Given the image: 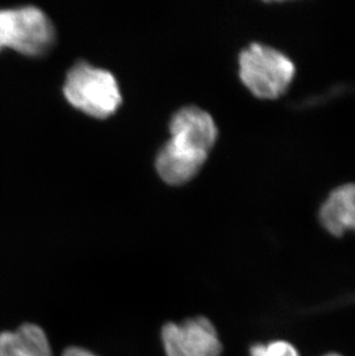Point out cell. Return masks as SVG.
Wrapping results in <instances>:
<instances>
[{
  "mask_svg": "<svg viewBox=\"0 0 355 356\" xmlns=\"http://www.w3.org/2000/svg\"><path fill=\"white\" fill-rule=\"evenodd\" d=\"M161 340L168 356H221L223 350L214 324L203 316L165 324Z\"/></svg>",
  "mask_w": 355,
  "mask_h": 356,
  "instance_id": "cell-5",
  "label": "cell"
},
{
  "mask_svg": "<svg viewBox=\"0 0 355 356\" xmlns=\"http://www.w3.org/2000/svg\"><path fill=\"white\" fill-rule=\"evenodd\" d=\"M171 138L158 152L156 168L168 185H182L198 175L218 136L208 112L196 106L181 108L170 122Z\"/></svg>",
  "mask_w": 355,
  "mask_h": 356,
  "instance_id": "cell-1",
  "label": "cell"
},
{
  "mask_svg": "<svg viewBox=\"0 0 355 356\" xmlns=\"http://www.w3.org/2000/svg\"><path fill=\"white\" fill-rule=\"evenodd\" d=\"M330 356H337V355H330Z\"/></svg>",
  "mask_w": 355,
  "mask_h": 356,
  "instance_id": "cell-10",
  "label": "cell"
},
{
  "mask_svg": "<svg viewBox=\"0 0 355 356\" xmlns=\"http://www.w3.org/2000/svg\"><path fill=\"white\" fill-rule=\"evenodd\" d=\"M0 356H52L43 329L26 323L15 331L0 333Z\"/></svg>",
  "mask_w": 355,
  "mask_h": 356,
  "instance_id": "cell-7",
  "label": "cell"
},
{
  "mask_svg": "<svg viewBox=\"0 0 355 356\" xmlns=\"http://www.w3.org/2000/svg\"><path fill=\"white\" fill-rule=\"evenodd\" d=\"M54 26L40 8L0 10V51L10 47L24 56L40 57L54 47Z\"/></svg>",
  "mask_w": 355,
  "mask_h": 356,
  "instance_id": "cell-4",
  "label": "cell"
},
{
  "mask_svg": "<svg viewBox=\"0 0 355 356\" xmlns=\"http://www.w3.org/2000/svg\"><path fill=\"white\" fill-rule=\"evenodd\" d=\"M64 95L74 108L97 119L113 115L123 101L113 74L84 61L68 72Z\"/></svg>",
  "mask_w": 355,
  "mask_h": 356,
  "instance_id": "cell-3",
  "label": "cell"
},
{
  "mask_svg": "<svg viewBox=\"0 0 355 356\" xmlns=\"http://www.w3.org/2000/svg\"><path fill=\"white\" fill-rule=\"evenodd\" d=\"M63 356H96L90 353L89 350H84L80 347H70L68 350H65Z\"/></svg>",
  "mask_w": 355,
  "mask_h": 356,
  "instance_id": "cell-9",
  "label": "cell"
},
{
  "mask_svg": "<svg viewBox=\"0 0 355 356\" xmlns=\"http://www.w3.org/2000/svg\"><path fill=\"white\" fill-rule=\"evenodd\" d=\"M322 227L333 236L355 231V184H342L332 189L319 209Z\"/></svg>",
  "mask_w": 355,
  "mask_h": 356,
  "instance_id": "cell-6",
  "label": "cell"
},
{
  "mask_svg": "<svg viewBox=\"0 0 355 356\" xmlns=\"http://www.w3.org/2000/svg\"><path fill=\"white\" fill-rule=\"evenodd\" d=\"M251 356H299L298 350L287 341H274L269 345H255Z\"/></svg>",
  "mask_w": 355,
  "mask_h": 356,
  "instance_id": "cell-8",
  "label": "cell"
},
{
  "mask_svg": "<svg viewBox=\"0 0 355 356\" xmlns=\"http://www.w3.org/2000/svg\"><path fill=\"white\" fill-rule=\"evenodd\" d=\"M294 61L279 49L251 43L239 56V76L258 99L275 101L286 94L294 81Z\"/></svg>",
  "mask_w": 355,
  "mask_h": 356,
  "instance_id": "cell-2",
  "label": "cell"
}]
</instances>
